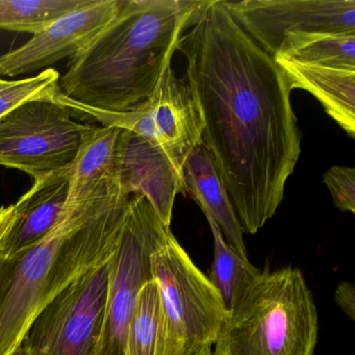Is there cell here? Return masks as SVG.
<instances>
[{"label": "cell", "mask_w": 355, "mask_h": 355, "mask_svg": "<svg viewBox=\"0 0 355 355\" xmlns=\"http://www.w3.org/2000/svg\"><path fill=\"white\" fill-rule=\"evenodd\" d=\"M178 51L202 121V141L243 234L275 215L301 153L288 78L222 0H203Z\"/></svg>", "instance_id": "cell-1"}, {"label": "cell", "mask_w": 355, "mask_h": 355, "mask_svg": "<svg viewBox=\"0 0 355 355\" xmlns=\"http://www.w3.org/2000/svg\"><path fill=\"white\" fill-rule=\"evenodd\" d=\"M202 1L121 0L103 32L71 58L60 78L67 98L107 112H130L155 92Z\"/></svg>", "instance_id": "cell-2"}, {"label": "cell", "mask_w": 355, "mask_h": 355, "mask_svg": "<svg viewBox=\"0 0 355 355\" xmlns=\"http://www.w3.org/2000/svg\"><path fill=\"white\" fill-rule=\"evenodd\" d=\"M130 197L98 213L65 216L30 248L0 257V355L21 345L35 318L60 293L111 261Z\"/></svg>", "instance_id": "cell-3"}, {"label": "cell", "mask_w": 355, "mask_h": 355, "mask_svg": "<svg viewBox=\"0 0 355 355\" xmlns=\"http://www.w3.org/2000/svg\"><path fill=\"white\" fill-rule=\"evenodd\" d=\"M318 311L302 272L261 271L228 311L214 355H313Z\"/></svg>", "instance_id": "cell-4"}, {"label": "cell", "mask_w": 355, "mask_h": 355, "mask_svg": "<svg viewBox=\"0 0 355 355\" xmlns=\"http://www.w3.org/2000/svg\"><path fill=\"white\" fill-rule=\"evenodd\" d=\"M55 101L69 109L73 116H87L101 126L126 130L148 141L169 159L180 178L189 155L202 136V121L194 97L186 80L178 78L171 65L162 74L153 95L132 111L94 109L62 93Z\"/></svg>", "instance_id": "cell-5"}, {"label": "cell", "mask_w": 355, "mask_h": 355, "mask_svg": "<svg viewBox=\"0 0 355 355\" xmlns=\"http://www.w3.org/2000/svg\"><path fill=\"white\" fill-rule=\"evenodd\" d=\"M150 271L166 313L180 336L198 350L213 346L227 318L219 293L166 227L150 253Z\"/></svg>", "instance_id": "cell-6"}, {"label": "cell", "mask_w": 355, "mask_h": 355, "mask_svg": "<svg viewBox=\"0 0 355 355\" xmlns=\"http://www.w3.org/2000/svg\"><path fill=\"white\" fill-rule=\"evenodd\" d=\"M166 227L169 226L144 195H130L121 238L112 259L107 306L95 355H124L139 292L153 279L150 253Z\"/></svg>", "instance_id": "cell-7"}, {"label": "cell", "mask_w": 355, "mask_h": 355, "mask_svg": "<svg viewBox=\"0 0 355 355\" xmlns=\"http://www.w3.org/2000/svg\"><path fill=\"white\" fill-rule=\"evenodd\" d=\"M57 101L26 103L0 119V166L33 178L70 168L90 124Z\"/></svg>", "instance_id": "cell-8"}, {"label": "cell", "mask_w": 355, "mask_h": 355, "mask_svg": "<svg viewBox=\"0 0 355 355\" xmlns=\"http://www.w3.org/2000/svg\"><path fill=\"white\" fill-rule=\"evenodd\" d=\"M112 259L70 284L38 313L21 343L28 354L95 355Z\"/></svg>", "instance_id": "cell-9"}, {"label": "cell", "mask_w": 355, "mask_h": 355, "mask_svg": "<svg viewBox=\"0 0 355 355\" xmlns=\"http://www.w3.org/2000/svg\"><path fill=\"white\" fill-rule=\"evenodd\" d=\"M245 33L271 57L291 35L355 33V0H222Z\"/></svg>", "instance_id": "cell-10"}, {"label": "cell", "mask_w": 355, "mask_h": 355, "mask_svg": "<svg viewBox=\"0 0 355 355\" xmlns=\"http://www.w3.org/2000/svg\"><path fill=\"white\" fill-rule=\"evenodd\" d=\"M121 0H94L34 35L28 42L0 55V78L34 73L76 57L114 19Z\"/></svg>", "instance_id": "cell-11"}, {"label": "cell", "mask_w": 355, "mask_h": 355, "mask_svg": "<svg viewBox=\"0 0 355 355\" xmlns=\"http://www.w3.org/2000/svg\"><path fill=\"white\" fill-rule=\"evenodd\" d=\"M122 130L91 126L71 166L63 215L93 214L130 197L121 186L118 144Z\"/></svg>", "instance_id": "cell-12"}, {"label": "cell", "mask_w": 355, "mask_h": 355, "mask_svg": "<svg viewBox=\"0 0 355 355\" xmlns=\"http://www.w3.org/2000/svg\"><path fill=\"white\" fill-rule=\"evenodd\" d=\"M118 166L126 194L144 195L163 223L170 227L176 195L184 193V189L169 159L148 141L122 130Z\"/></svg>", "instance_id": "cell-13"}, {"label": "cell", "mask_w": 355, "mask_h": 355, "mask_svg": "<svg viewBox=\"0 0 355 355\" xmlns=\"http://www.w3.org/2000/svg\"><path fill=\"white\" fill-rule=\"evenodd\" d=\"M71 167L39 176L15 205L11 230L0 244V257L8 259L42 240L58 225L67 199Z\"/></svg>", "instance_id": "cell-14"}, {"label": "cell", "mask_w": 355, "mask_h": 355, "mask_svg": "<svg viewBox=\"0 0 355 355\" xmlns=\"http://www.w3.org/2000/svg\"><path fill=\"white\" fill-rule=\"evenodd\" d=\"M182 180L184 194L188 192L202 209L205 217L211 218L216 222L230 246L243 257H248L243 232L227 191L202 141L189 155L182 167Z\"/></svg>", "instance_id": "cell-15"}, {"label": "cell", "mask_w": 355, "mask_h": 355, "mask_svg": "<svg viewBox=\"0 0 355 355\" xmlns=\"http://www.w3.org/2000/svg\"><path fill=\"white\" fill-rule=\"evenodd\" d=\"M274 60L286 73L292 90L302 89L313 95L326 113L354 138L355 69Z\"/></svg>", "instance_id": "cell-16"}, {"label": "cell", "mask_w": 355, "mask_h": 355, "mask_svg": "<svg viewBox=\"0 0 355 355\" xmlns=\"http://www.w3.org/2000/svg\"><path fill=\"white\" fill-rule=\"evenodd\" d=\"M172 325L153 279L141 288L128 327L124 355H194Z\"/></svg>", "instance_id": "cell-17"}, {"label": "cell", "mask_w": 355, "mask_h": 355, "mask_svg": "<svg viewBox=\"0 0 355 355\" xmlns=\"http://www.w3.org/2000/svg\"><path fill=\"white\" fill-rule=\"evenodd\" d=\"M274 59L355 69V33H302L282 42Z\"/></svg>", "instance_id": "cell-18"}, {"label": "cell", "mask_w": 355, "mask_h": 355, "mask_svg": "<svg viewBox=\"0 0 355 355\" xmlns=\"http://www.w3.org/2000/svg\"><path fill=\"white\" fill-rule=\"evenodd\" d=\"M205 218L214 240V261L207 277L219 293L226 311H230L261 271L226 242L211 218Z\"/></svg>", "instance_id": "cell-19"}, {"label": "cell", "mask_w": 355, "mask_h": 355, "mask_svg": "<svg viewBox=\"0 0 355 355\" xmlns=\"http://www.w3.org/2000/svg\"><path fill=\"white\" fill-rule=\"evenodd\" d=\"M94 0H0V30L36 35Z\"/></svg>", "instance_id": "cell-20"}, {"label": "cell", "mask_w": 355, "mask_h": 355, "mask_svg": "<svg viewBox=\"0 0 355 355\" xmlns=\"http://www.w3.org/2000/svg\"><path fill=\"white\" fill-rule=\"evenodd\" d=\"M60 78L59 72L53 68L20 80L0 78V119L31 101H55L60 91Z\"/></svg>", "instance_id": "cell-21"}, {"label": "cell", "mask_w": 355, "mask_h": 355, "mask_svg": "<svg viewBox=\"0 0 355 355\" xmlns=\"http://www.w3.org/2000/svg\"><path fill=\"white\" fill-rule=\"evenodd\" d=\"M323 182L340 211L355 213L354 168L334 166L324 174Z\"/></svg>", "instance_id": "cell-22"}, {"label": "cell", "mask_w": 355, "mask_h": 355, "mask_svg": "<svg viewBox=\"0 0 355 355\" xmlns=\"http://www.w3.org/2000/svg\"><path fill=\"white\" fill-rule=\"evenodd\" d=\"M334 301L338 306L342 309L343 313L355 320V288L350 282H340L334 291Z\"/></svg>", "instance_id": "cell-23"}, {"label": "cell", "mask_w": 355, "mask_h": 355, "mask_svg": "<svg viewBox=\"0 0 355 355\" xmlns=\"http://www.w3.org/2000/svg\"><path fill=\"white\" fill-rule=\"evenodd\" d=\"M15 205H3L0 207V244L7 236L15 220Z\"/></svg>", "instance_id": "cell-24"}, {"label": "cell", "mask_w": 355, "mask_h": 355, "mask_svg": "<svg viewBox=\"0 0 355 355\" xmlns=\"http://www.w3.org/2000/svg\"><path fill=\"white\" fill-rule=\"evenodd\" d=\"M194 355H214L213 346H203L195 352Z\"/></svg>", "instance_id": "cell-25"}, {"label": "cell", "mask_w": 355, "mask_h": 355, "mask_svg": "<svg viewBox=\"0 0 355 355\" xmlns=\"http://www.w3.org/2000/svg\"><path fill=\"white\" fill-rule=\"evenodd\" d=\"M10 355H30L28 354V351L26 350V348H24V346H21L20 345L19 347H18L17 349H15V350L13 351V352L11 353Z\"/></svg>", "instance_id": "cell-26"}]
</instances>
